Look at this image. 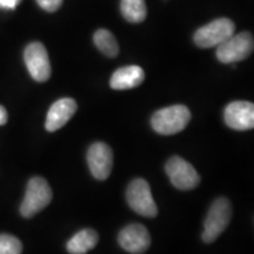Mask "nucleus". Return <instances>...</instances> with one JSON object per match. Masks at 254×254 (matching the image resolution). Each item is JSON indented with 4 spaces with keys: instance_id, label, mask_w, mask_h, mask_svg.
<instances>
[{
    "instance_id": "7ed1b4c3",
    "label": "nucleus",
    "mask_w": 254,
    "mask_h": 254,
    "mask_svg": "<svg viewBox=\"0 0 254 254\" xmlns=\"http://www.w3.org/2000/svg\"><path fill=\"white\" fill-rule=\"evenodd\" d=\"M232 218V205L227 198H218L209 207L204 222L202 240L211 244L226 230Z\"/></svg>"
},
{
    "instance_id": "39448f33",
    "label": "nucleus",
    "mask_w": 254,
    "mask_h": 254,
    "mask_svg": "<svg viewBox=\"0 0 254 254\" xmlns=\"http://www.w3.org/2000/svg\"><path fill=\"white\" fill-rule=\"evenodd\" d=\"M126 199L135 213L146 218H154L158 214V207L152 195L150 185L144 179H134L127 187Z\"/></svg>"
},
{
    "instance_id": "6e6552de",
    "label": "nucleus",
    "mask_w": 254,
    "mask_h": 254,
    "mask_svg": "<svg viewBox=\"0 0 254 254\" xmlns=\"http://www.w3.org/2000/svg\"><path fill=\"white\" fill-rule=\"evenodd\" d=\"M24 60L31 77L38 82L49 80L51 77V63L49 53L41 43H31L24 52Z\"/></svg>"
},
{
    "instance_id": "4468645a",
    "label": "nucleus",
    "mask_w": 254,
    "mask_h": 254,
    "mask_svg": "<svg viewBox=\"0 0 254 254\" xmlns=\"http://www.w3.org/2000/svg\"><path fill=\"white\" fill-rule=\"evenodd\" d=\"M99 241V236L92 228H85L74 234L67 241V249L69 254H86L88 251L93 250Z\"/></svg>"
},
{
    "instance_id": "a211bd4d",
    "label": "nucleus",
    "mask_w": 254,
    "mask_h": 254,
    "mask_svg": "<svg viewBox=\"0 0 254 254\" xmlns=\"http://www.w3.org/2000/svg\"><path fill=\"white\" fill-rule=\"evenodd\" d=\"M64 0H37L38 5L47 12H56L63 5Z\"/></svg>"
},
{
    "instance_id": "0eeeda50",
    "label": "nucleus",
    "mask_w": 254,
    "mask_h": 254,
    "mask_svg": "<svg viewBox=\"0 0 254 254\" xmlns=\"http://www.w3.org/2000/svg\"><path fill=\"white\" fill-rule=\"evenodd\" d=\"M172 185L180 190L195 189L200 184V176L189 161L180 157H172L165 166Z\"/></svg>"
},
{
    "instance_id": "20e7f679",
    "label": "nucleus",
    "mask_w": 254,
    "mask_h": 254,
    "mask_svg": "<svg viewBox=\"0 0 254 254\" xmlns=\"http://www.w3.org/2000/svg\"><path fill=\"white\" fill-rule=\"evenodd\" d=\"M254 47L253 36L250 32H241L232 36L218 45L217 58L224 64L243 62L252 55Z\"/></svg>"
},
{
    "instance_id": "9d476101",
    "label": "nucleus",
    "mask_w": 254,
    "mask_h": 254,
    "mask_svg": "<svg viewBox=\"0 0 254 254\" xmlns=\"http://www.w3.org/2000/svg\"><path fill=\"white\" fill-rule=\"evenodd\" d=\"M225 123L237 131H249L254 127V105L250 101H233L224 111Z\"/></svg>"
},
{
    "instance_id": "f257e3e1",
    "label": "nucleus",
    "mask_w": 254,
    "mask_h": 254,
    "mask_svg": "<svg viewBox=\"0 0 254 254\" xmlns=\"http://www.w3.org/2000/svg\"><path fill=\"white\" fill-rule=\"evenodd\" d=\"M190 120V111L184 105L165 107L152 116L151 125L159 134L172 135L184 131Z\"/></svg>"
},
{
    "instance_id": "9b49d317",
    "label": "nucleus",
    "mask_w": 254,
    "mask_h": 254,
    "mask_svg": "<svg viewBox=\"0 0 254 254\" xmlns=\"http://www.w3.org/2000/svg\"><path fill=\"white\" fill-rule=\"evenodd\" d=\"M119 245L126 252L141 254L151 245V236L147 228L140 224H131L124 227L118 236Z\"/></svg>"
},
{
    "instance_id": "f3484780",
    "label": "nucleus",
    "mask_w": 254,
    "mask_h": 254,
    "mask_svg": "<svg viewBox=\"0 0 254 254\" xmlns=\"http://www.w3.org/2000/svg\"><path fill=\"white\" fill-rule=\"evenodd\" d=\"M23 244L11 234H0V254H21Z\"/></svg>"
},
{
    "instance_id": "1a4fd4ad",
    "label": "nucleus",
    "mask_w": 254,
    "mask_h": 254,
    "mask_svg": "<svg viewBox=\"0 0 254 254\" xmlns=\"http://www.w3.org/2000/svg\"><path fill=\"white\" fill-rule=\"evenodd\" d=\"M87 164L95 179L106 180L111 176L113 167L112 148L105 142H94L88 148Z\"/></svg>"
},
{
    "instance_id": "423d86ee",
    "label": "nucleus",
    "mask_w": 254,
    "mask_h": 254,
    "mask_svg": "<svg viewBox=\"0 0 254 254\" xmlns=\"http://www.w3.org/2000/svg\"><path fill=\"white\" fill-rule=\"evenodd\" d=\"M234 31H236V25L231 19H215L212 23L200 27L195 32L194 43L201 49L218 46L233 36Z\"/></svg>"
},
{
    "instance_id": "dca6fc26",
    "label": "nucleus",
    "mask_w": 254,
    "mask_h": 254,
    "mask_svg": "<svg viewBox=\"0 0 254 254\" xmlns=\"http://www.w3.org/2000/svg\"><path fill=\"white\" fill-rule=\"evenodd\" d=\"M93 40L98 50L103 52L105 56L110 57V58H114V57L119 55L118 41H117L116 37L110 31L105 30V28H99L94 33Z\"/></svg>"
},
{
    "instance_id": "f8f14e48",
    "label": "nucleus",
    "mask_w": 254,
    "mask_h": 254,
    "mask_svg": "<svg viewBox=\"0 0 254 254\" xmlns=\"http://www.w3.org/2000/svg\"><path fill=\"white\" fill-rule=\"evenodd\" d=\"M78 105L72 98H63L57 100L50 107L46 117L45 127L49 132H56L66 125V123L77 112Z\"/></svg>"
},
{
    "instance_id": "6ab92c4d",
    "label": "nucleus",
    "mask_w": 254,
    "mask_h": 254,
    "mask_svg": "<svg viewBox=\"0 0 254 254\" xmlns=\"http://www.w3.org/2000/svg\"><path fill=\"white\" fill-rule=\"evenodd\" d=\"M21 0H0V8L14 9Z\"/></svg>"
},
{
    "instance_id": "ddd939ff",
    "label": "nucleus",
    "mask_w": 254,
    "mask_h": 254,
    "mask_svg": "<svg viewBox=\"0 0 254 254\" xmlns=\"http://www.w3.org/2000/svg\"><path fill=\"white\" fill-rule=\"evenodd\" d=\"M144 79L145 72L140 66H124L113 73L110 80V86L113 90H131L139 86Z\"/></svg>"
},
{
    "instance_id": "aec40b11",
    "label": "nucleus",
    "mask_w": 254,
    "mask_h": 254,
    "mask_svg": "<svg viewBox=\"0 0 254 254\" xmlns=\"http://www.w3.org/2000/svg\"><path fill=\"white\" fill-rule=\"evenodd\" d=\"M7 123V111L4 106L0 105V126L5 125Z\"/></svg>"
},
{
    "instance_id": "2eb2a0df",
    "label": "nucleus",
    "mask_w": 254,
    "mask_h": 254,
    "mask_svg": "<svg viewBox=\"0 0 254 254\" xmlns=\"http://www.w3.org/2000/svg\"><path fill=\"white\" fill-rule=\"evenodd\" d=\"M120 9L124 18L129 23H141L147 15L145 0H122Z\"/></svg>"
},
{
    "instance_id": "f03ea898",
    "label": "nucleus",
    "mask_w": 254,
    "mask_h": 254,
    "mask_svg": "<svg viewBox=\"0 0 254 254\" xmlns=\"http://www.w3.org/2000/svg\"><path fill=\"white\" fill-rule=\"evenodd\" d=\"M52 190L44 178L34 177L28 182L20 213L24 218H32L52 201Z\"/></svg>"
}]
</instances>
